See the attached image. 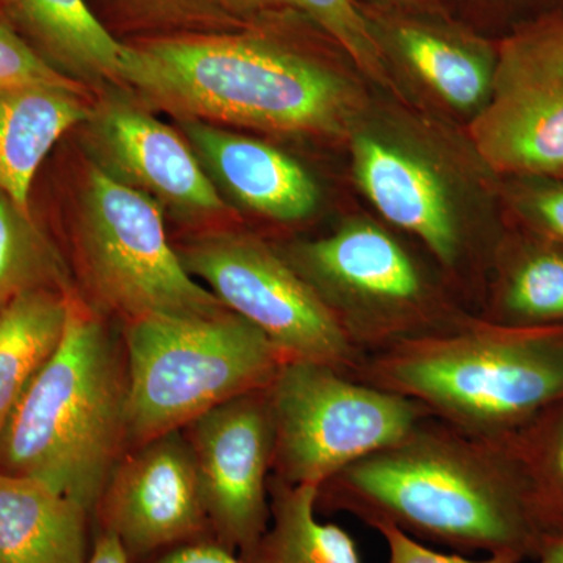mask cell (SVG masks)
Here are the masks:
<instances>
[{
    "label": "cell",
    "mask_w": 563,
    "mask_h": 563,
    "mask_svg": "<svg viewBox=\"0 0 563 563\" xmlns=\"http://www.w3.org/2000/svg\"><path fill=\"white\" fill-rule=\"evenodd\" d=\"M339 512L462 553H515L526 562L542 544L506 446L432 415L318 488L317 514Z\"/></svg>",
    "instance_id": "cell-1"
},
{
    "label": "cell",
    "mask_w": 563,
    "mask_h": 563,
    "mask_svg": "<svg viewBox=\"0 0 563 563\" xmlns=\"http://www.w3.org/2000/svg\"><path fill=\"white\" fill-rule=\"evenodd\" d=\"M122 85L180 120L344 139L363 109L342 74L251 35L162 36L128 44Z\"/></svg>",
    "instance_id": "cell-2"
},
{
    "label": "cell",
    "mask_w": 563,
    "mask_h": 563,
    "mask_svg": "<svg viewBox=\"0 0 563 563\" xmlns=\"http://www.w3.org/2000/svg\"><path fill=\"white\" fill-rule=\"evenodd\" d=\"M121 325L69 292L65 333L0 432V473L49 485L95 509L128 440Z\"/></svg>",
    "instance_id": "cell-3"
},
{
    "label": "cell",
    "mask_w": 563,
    "mask_h": 563,
    "mask_svg": "<svg viewBox=\"0 0 563 563\" xmlns=\"http://www.w3.org/2000/svg\"><path fill=\"white\" fill-rule=\"evenodd\" d=\"M351 377L413 399L468 435L501 442L562 398L563 325L520 328L472 314L363 355Z\"/></svg>",
    "instance_id": "cell-4"
},
{
    "label": "cell",
    "mask_w": 563,
    "mask_h": 563,
    "mask_svg": "<svg viewBox=\"0 0 563 563\" xmlns=\"http://www.w3.org/2000/svg\"><path fill=\"white\" fill-rule=\"evenodd\" d=\"M128 352L129 448L179 431L214 407L266 390L285 361L257 328L222 310L121 325Z\"/></svg>",
    "instance_id": "cell-5"
},
{
    "label": "cell",
    "mask_w": 563,
    "mask_h": 563,
    "mask_svg": "<svg viewBox=\"0 0 563 563\" xmlns=\"http://www.w3.org/2000/svg\"><path fill=\"white\" fill-rule=\"evenodd\" d=\"M68 263L77 295L120 325L225 310L181 265L161 203L98 165L81 185Z\"/></svg>",
    "instance_id": "cell-6"
},
{
    "label": "cell",
    "mask_w": 563,
    "mask_h": 563,
    "mask_svg": "<svg viewBox=\"0 0 563 563\" xmlns=\"http://www.w3.org/2000/svg\"><path fill=\"white\" fill-rule=\"evenodd\" d=\"M277 250L362 355L446 331L474 314L455 309L412 252L372 221H346L322 239Z\"/></svg>",
    "instance_id": "cell-7"
},
{
    "label": "cell",
    "mask_w": 563,
    "mask_h": 563,
    "mask_svg": "<svg viewBox=\"0 0 563 563\" xmlns=\"http://www.w3.org/2000/svg\"><path fill=\"white\" fill-rule=\"evenodd\" d=\"M268 399L273 476L314 487L398 442L431 415L413 399L310 362H285Z\"/></svg>",
    "instance_id": "cell-8"
},
{
    "label": "cell",
    "mask_w": 563,
    "mask_h": 563,
    "mask_svg": "<svg viewBox=\"0 0 563 563\" xmlns=\"http://www.w3.org/2000/svg\"><path fill=\"white\" fill-rule=\"evenodd\" d=\"M174 247L185 269L257 328L285 362L320 363L347 376L357 368L363 355L277 247L235 231L199 233Z\"/></svg>",
    "instance_id": "cell-9"
},
{
    "label": "cell",
    "mask_w": 563,
    "mask_h": 563,
    "mask_svg": "<svg viewBox=\"0 0 563 563\" xmlns=\"http://www.w3.org/2000/svg\"><path fill=\"white\" fill-rule=\"evenodd\" d=\"M470 139L492 173L509 179L563 172V14L515 29L496 47L490 98Z\"/></svg>",
    "instance_id": "cell-10"
},
{
    "label": "cell",
    "mask_w": 563,
    "mask_h": 563,
    "mask_svg": "<svg viewBox=\"0 0 563 563\" xmlns=\"http://www.w3.org/2000/svg\"><path fill=\"white\" fill-rule=\"evenodd\" d=\"M181 432L190 444L211 537L250 561L272 521L268 388L214 407Z\"/></svg>",
    "instance_id": "cell-11"
},
{
    "label": "cell",
    "mask_w": 563,
    "mask_h": 563,
    "mask_svg": "<svg viewBox=\"0 0 563 563\" xmlns=\"http://www.w3.org/2000/svg\"><path fill=\"white\" fill-rule=\"evenodd\" d=\"M113 533L129 559L211 537L190 444L181 429L129 448L95 509V532Z\"/></svg>",
    "instance_id": "cell-12"
},
{
    "label": "cell",
    "mask_w": 563,
    "mask_h": 563,
    "mask_svg": "<svg viewBox=\"0 0 563 563\" xmlns=\"http://www.w3.org/2000/svg\"><path fill=\"white\" fill-rule=\"evenodd\" d=\"M91 144L103 172L150 196L181 220L222 214L225 201L184 133L144 103L111 95L92 107Z\"/></svg>",
    "instance_id": "cell-13"
},
{
    "label": "cell",
    "mask_w": 563,
    "mask_h": 563,
    "mask_svg": "<svg viewBox=\"0 0 563 563\" xmlns=\"http://www.w3.org/2000/svg\"><path fill=\"white\" fill-rule=\"evenodd\" d=\"M351 154L355 180L384 220L420 240L446 276L461 272L466 240L439 173L413 152L372 133H354Z\"/></svg>",
    "instance_id": "cell-14"
},
{
    "label": "cell",
    "mask_w": 563,
    "mask_h": 563,
    "mask_svg": "<svg viewBox=\"0 0 563 563\" xmlns=\"http://www.w3.org/2000/svg\"><path fill=\"white\" fill-rule=\"evenodd\" d=\"M179 124L222 198L277 222L303 221L317 210L320 188L290 155L221 125L192 120Z\"/></svg>",
    "instance_id": "cell-15"
},
{
    "label": "cell",
    "mask_w": 563,
    "mask_h": 563,
    "mask_svg": "<svg viewBox=\"0 0 563 563\" xmlns=\"http://www.w3.org/2000/svg\"><path fill=\"white\" fill-rule=\"evenodd\" d=\"M385 55L399 58L446 106L479 111L490 98L496 47L448 25L368 14Z\"/></svg>",
    "instance_id": "cell-16"
},
{
    "label": "cell",
    "mask_w": 563,
    "mask_h": 563,
    "mask_svg": "<svg viewBox=\"0 0 563 563\" xmlns=\"http://www.w3.org/2000/svg\"><path fill=\"white\" fill-rule=\"evenodd\" d=\"M95 539L87 509L49 485L0 473V563H84Z\"/></svg>",
    "instance_id": "cell-17"
},
{
    "label": "cell",
    "mask_w": 563,
    "mask_h": 563,
    "mask_svg": "<svg viewBox=\"0 0 563 563\" xmlns=\"http://www.w3.org/2000/svg\"><path fill=\"white\" fill-rule=\"evenodd\" d=\"M87 90L27 87L0 91V195L32 210L33 181L47 155L90 120Z\"/></svg>",
    "instance_id": "cell-18"
},
{
    "label": "cell",
    "mask_w": 563,
    "mask_h": 563,
    "mask_svg": "<svg viewBox=\"0 0 563 563\" xmlns=\"http://www.w3.org/2000/svg\"><path fill=\"white\" fill-rule=\"evenodd\" d=\"M487 303L477 317L520 328L563 325V244L518 228L490 257Z\"/></svg>",
    "instance_id": "cell-19"
},
{
    "label": "cell",
    "mask_w": 563,
    "mask_h": 563,
    "mask_svg": "<svg viewBox=\"0 0 563 563\" xmlns=\"http://www.w3.org/2000/svg\"><path fill=\"white\" fill-rule=\"evenodd\" d=\"M20 22L54 68L87 84L122 85L128 44L114 38L85 0H10Z\"/></svg>",
    "instance_id": "cell-20"
},
{
    "label": "cell",
    "mask_w": 563,
    "mask_h": 563,
    "mask_svg": "<svg viewBox=\"0 0 563 563\" xmlns=\"http://www.w3.org/2000/svg\"><path fill=\"white\" fill-rule=\"evenodd\" d=\"M73 290L22 292L0 312V432L60 344Z\"/></svg>",
    "instance_id": "cell-21"
},
{
    "label": "cell",
    "mask_w": 563,
    "mask_h": 563,
    "mask_svg": "<svg viewBox=\"0 0 563 563\" xmlns=\"http://www.w3.org/2000/svg\"><path fill=\"white\" fill-rule=\"evenodd\" d=\"M318 488L269 477L272 521L250 563H362L357 543L342 526L317 517Z\"/></svg>",
    "instance_id": "cell-22"
},
{
    "label": "cell",
    "mask_w": 563,
    "mask_h": 563,
    "mask_svg": "<svg viewBox=\"0 0 563 563\" xmlns=\"http://www.w3.org/2000/svg\"><path fill=\"white\" fill-rule=\"evenodd\" d=\"M501 443L520 477L526 509L540 543L563 539V396Z\"/></svg>",
    "instance_id": "cell-23"
},
{
    "label": "cell",
    "mask_w": 563,
    "mask_h": 563,
    "mask_svg": "<svg viewBox=\"0 0 563 563\" xmlns=\"http://www.w3.org/2000/svg\"><path fill=\"white\" fill-rule=\"evenodd\" d=\"M40 288L73 290L68 257L32 210L0 195V312Z\"/></svg>",
    "instance_id": "cell-24"
},
{
    "label": "cell",
    "mask_w": 563,
    "mask_h": 563,
    "mask_svg": "<svg viewBox=\"0 0 563 563\" xmlns=\"http://www.w3.org/2000/svg\"><path fill=\"white\" fill-rule=\"evenodd\" d=\"M220 5L225 14L233 16L298 11L339 44L369 80L396 91L387 55L374 33L372 21L354 0H220Z\"/></svg>",
    "instance_id": "cell-25"
},
{
    "label": "cell",
    "mask_w": 563,
    "mask_h": 563,
    "mask_svg": "<svg viewBox=\"0 0 563 563\" xmlns=\"http://www.w3.org/2000/svg\"><path fill=\"white\" fill-rule=\"evenodd\" d=\"M507 202L518 228L563 244V177H509Z\"/></svg>",
    "instance_id": "cell-26"
},
{
    "label": "cell",
    "mask_w": 563,
    "mask_h": 563,
    "mask_svg": "<svg viewBox=\"0 0 563 563\" xmlns=\"http://www.w3.org/2000/svg\"><path fill=\"white\" fill-rule=\"evenodd\" d=\"M27 87H58L87 90L51 65L35 47L0 20V91Z\"/></svg>",
    "instance_id": "cell-27"
},
{
    "label": "cell",
    "mask_w": 563,
    "mask_h": 563,
    "mask_svg": "<svg viewBox=\"0 0 563 563\" xmlns=\"http://www.w3.org/2000/svg\"><path fill=\"white\" fill-rule=\"evenodd\" d=\"M385 540L388 550L387 563H523L525 559L515 553L488 554L484 559H470L462 554H446L426 547L395 526L376 529Z\"/></svg>",
    "instance_id": "cell-28"
},
{
    "label": "cell",
    "mask_w": 563,
    "mask_h": 563,
    "mask_svg": "<svg viewBox=\"0 0 563 563\" xmlns=\"http://www.w3.org/2000/svg\"><path fill=\"white\" fill-rule=\"evenodd\" d=\"M140 563H250L242 555L214 540H192L162 551Z\"/></svg>",
    "instance_id": "cell-29"
},
{
    "label": "cell",
    "mask_w": 563,
    "mask_h": 563,
    "mask_svg": "<svg viewBox=\"0 0 563 563\" xmlns=\"http://www.w3.org/2000/svg\"><path fill=\"white\" fill-rule=\"evenodd\" d=\"M135 10L162 20H190L222 11L220 0H125ZM224 13V11H222Z\"/></svg>",
    "instance_id": "cell-30"
},
{
    "label": "cell",
    "mask_w": 563,
    "mask_h": 563,
    "mask_svg": "<svg viewBox=\"0 0 563 563\" xmlns=\"http://www.w3.org/2000/svg\"><path fill=\"white\" fill-rule=\"evenodd\" d=\"M84 563H133L113 533L96 531L92 547Z\"/></svg>",
    "instance_id": "cell-31"
},
{
    "label": "cell",
    "mask_w": 563,
    "mask_h": 563,
    "mask_svg": "<svg viewBox=\"0 0 563 563\" xmlns=\"http://www.w3.org/2000/svg\"><path fill=\"white\" fill-rule=\"evenodd\" d=\"M531 563H563V539L544 542Z\"/></svg>",
    "instance_id": "cell-32"
},
{
    "label": "cell",
    "mask_w": 563,
    "mask_h": 563,
    "mask_svg": "<svg viewBox=\"0 0 563 563\" xmlns=\"http://www.w3.org/2000/svg\"><path fill=\"white\" fill-rule=\"evenodd\" d=\"M379 2L388 3V5L395 7H412L418 3L426 2V0H379Z\"/></svg>",
    "instance_id": "cell-33"
},
{
    "label": "cell",
    "mask_w": 563,
    "mask_h": 563,
    "mask_svg": "<svg viewBox=\"0 0 563 563\" xmlns=\"http://www.w3.org/2000/svg\"><path fill=\"white\" fill-rule=\"evenodd\" d=\"M10 0H0V16L7 14L9 16Z\"/></svg>",
    "instance_id": "cell-34"
},
{
    "label": "cell",
    "mask_w": 563,
    "mask_h": 563,
    "mask_svg": "<svg viewBox=\"0 0 563 563\" xmlns=\"http://www.w3.org/2000/svg\"><path fill=\"white\" fill-rule=\"evenodd\" d=\"M558 177H563V172H562L561 174H559V176H558Z\"/></svg>",
    "instance_id": "cell-35"
}]
</instances>
